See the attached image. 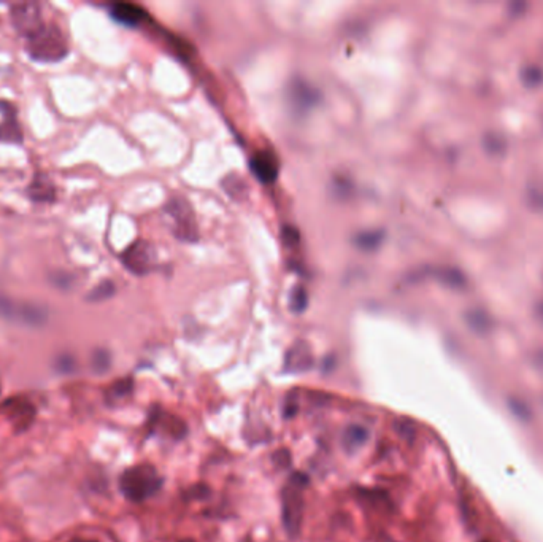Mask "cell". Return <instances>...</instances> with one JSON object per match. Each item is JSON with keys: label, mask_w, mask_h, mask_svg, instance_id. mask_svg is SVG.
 Segmentation results:
<instances>
[{"label": "cell", "mask_w": 543, "mask_h": 542, "mask_svg": "<svg viewBox=\"0 0 543 542\" xmlns=\"http://www.w3.org/2000/svg\"><path fill=\"white\" fill-rule=\"evenodd\" d=\"M11 420H13V425L16 428H21L23 430H26V428L30 425V421L34 420L35 417V411L34 407L28 404V402H23V404H20L18 407H11Z\"/></svg>", "instance_id": "19"}, {"label": "cell", "mask_w": 543, "mask_h": 542, "mask_svg": "<svg viewBox=\"0 0 543 542\" xmlns=\"http://www.w3.org/2000/svg\"><path fill=\"white\" fill-rule=\"evenodd\" d=\"M113 294H115V285H113L110 280H105L102 283H99V285L92 289L90 296H87V301L90 302H102L105 299L111 298Z\"/></svg>", "instance_id": "22"}, {"label": "cell", "mask_w": 543, "mask_h": 542, "mask_svg": "<svg viewBox=\"0 0 543 542\" xmlns=\"http://www.w3.org/2000/svg\"><path fill=\"white\" fill-rule=\"evenodd\" d=\"M123 263L124 266L128 267L130 272H134L137 275H143L147 274L148 270L153 266L154 261V250L147 242H135L134 245L124 251L123 253Z\"/></svg>", "instance_id": "6"}, {"label": "cell", "mask_w": 543, "mask_h": 542, "mask_svg": "<svg viewBox=\"0 0 543 542\" xmlns=\"http://www.w3.org/2000/svg\"><path fill=\"white\" fill-rule=\"evenodd\" d=\"M520 80L524 86L535 88L543 83V68L537 64H526L521 67Z\"/></svg>", "instance_id": "20"}, {"label": "cell", "mask_w": 543, "mask_h": 542, "mask_svg": "<svg viewBox=\"0 0 543 542\" xmlns=\"http://www.w3.org/2000/svg\"><path fill=\"white\" fill-rule=\"evenodd\" d=\"M162 485V478L151 464H137L126 469L119 477V490L130 502H143L154 496Z\"/></svg>", "instance_id": "2"}, {"label": "cell", "mask_w": 543, "mask_h": 542, "mask_svg": "<svg viewBox=\"0 0 543 542\" xmlns=\"http://www.w3.org/2000/svg\"><path fill=\"white\" fill-rule=\"evenodd\" d=\"M289 90V104L293 105L295 112H308L312 107L318 102L319 94L315 88L302 80H294L293 85L288 88Z\"/></svg>", "instance_id": "9"}, {"label": "cell", "mask_w": 543, "mask_h": 542, "mask_svg": "<svg viewBox=\"0 0 543 542\" xmlns=\"http://www.w3.org/2000/svg\"><path fill=\"white\" fill-rule=\"evenodd\" d=\"M464 318H465V323L469 325L470 330H473L475 332H480V334L488 332L492 326L491 315L486 312L484 308H480V307L469 308V311L465 312Z\"/></svg>", "instance_id": "16"}, {"label": "cell", "mask_w": 543, "mask_h": 542, "mask_svg": "<svg viewBox=\"0 0 543 542\" xmlns=\"http://www.w3.org/2000/svg\"><path fill=\"white\" fill-rule=\"evenodd\" d=\"M527 204L535 210H543V188L532 186L526 193Z\"/></svg>", "instance_id": "25"}, {"label": "cell", "mask_w": 543, "mask_h": 542, "mask_svg": "<svg viewBox=\"0 0 543 542\" xmlns=\"http://www.w3.org/2000/svg\"><path fill=\"white\" fill-rule=\"evenodd\" d=\"M0 112L4 115L2 123H0V142L21 143L23 131L18 123L16 107L7 100H0Z\"/></svg>", "instance_id": "7"}, {"label": "cell", "mask_w": 543, "mask_h": 542, "mask_svg": "<svg viewBox=\"0 0 543 542\" xmlns=\"http://www.w3.org/2000/svg\"><path fill=\"white\" fill-rule=\"evenodd\" d=\"M71 542H96V541H91V539H73Z\"/></svg>", "instance_id": "30"}, {"label": "cell", "mask_w": 543, "mask_h": 542, "mask_svg": "<svg viewBox=\"0 0 543 542\" xmlns=\"http://www.w3.org/2000/svg\"><path fill=\"white\" fill-rule=\"evenodd\" d=\"M110 15H111L113 20L118 21L119 24L134 28V26H138V24L145 21V18H147V11H145L142 7H138V5H135V4L118 2V4L111 5Z\"/></svg>", "instance_id": "11"}, {"label": "cell", "mask_w": 543, "mask_h": 542, "mask_svg": "<svg viewBox=\"0 0 543 542\" xmlns=\"http://www.w3.org/2000/svg\"><path fill=\"white\" fill-rule=\"evenodd\" d=\"M482 145H483V150L488 155L501 156L505 153V150H507V138L496 131H488L484 132V136L482 138Z\"/></svg>", "instance_id": "17"}, {"label": "cell", "mask_w": 543, "mask_h": 542, "mask_svg": "<svg viewBox=\"0 0 543 542\" xmlns=\"http://www.w3.org/2000/svg\"><path fill=\"white\" fill-rule=\"evenodd\" d=\"M0 393H2V385H0Z\"/></svg>", "instance_id": "32"}, {"label": "cell", "mask_w": 543, "mask_h": 542, "mask_svg": "<svg viewBox=\"0 0 543 542\" xmlns=\"http://www.w3.org/2000/svg\"><path fill=\"white\" fill-rule=\"evenodd\" d=\"M180 542H194V541L193 539H181Z\"/></svg>", "instance_id": "31"}, {"label": "cell", "mask_w": 543, "mask_h": 542, "mask_svg": "<svg viewBox=\"0 0 543 542\" xmlns=\"http://www.w3.org/2000/svg\"><path fill=\"white\" fill-rule=\"evenodd\" d=\"M535 312H537V315H539V318L543 321V301L539 302V306H537Z\"/></svg>", "instance_id": "29"}, {"label": "cell", "mask_w": 543, "mask_h": 542, "mask_svg": "<svg viewBox=\"0 0 543 542\" xmlns=\"http://www.w3.org/2000/svg\"><path fill=\"white\" fill-rule=\"evenodd\" d=\"M56 366H58V369H59V373H72V371H73V368H75V361H73V358L72 356H68V355H64V356H61L59 359H58V363H56Z\"/></svg>", "instance_id": "26"}, {"label": "cell", "mask_w": 543, "mask_h": 542, "mask_svg": "<svg viewBox=\"0 0 543 542\" xmlns=\"http://www.w3.org/2000/svg\"><path fill=\"white\" fill-rule=\"evenodd\" d=\"M26 52L37 62L54 64L67 58L68 47L64 35L56 26H43L26 39Z\"/></svg>", "instance_id": "1"}, {"label": "cell", "mask_w": 543, "mask_h": 542, "mask_svg": "<svg viewBox=\"0 0 543 542\" xmlns=\"http://www.w3.org/2000/svg\"><path fill=\"white\" fill-rule=\"evenodd\" d=\"M435 279H437L440 283H444L445 287L453 288V289H463L467 287V277L463 272V270L458 267H439L434 272Z\"/></svg>", "instance_id": "14"}, {"label": "cell", "mask_w": 543, "mask_h": 542, "mask_svg": "<svg viewBox=\"0 0 543 542\" xmlns=\"http://www.w3.org/2000/svg\"><path fill=\"white\" fill-rule=\"evenodd\" d=\"M369 430L361 425H351L346 428L342 436V444L346 452H356L367 442Z\"/></svg>", "instance_id": "13"}, {"label": "cell", "mask_w": 543, "mask_h": 542, "mask_svg": "<svg viewBox=\"0 0 543 542\" xmlns=\"http://www.w3.org/2000/svg\"><path fill=\"white\" fill-rule=\"evenodd\" d=\"M313 366V355L305 342L294 344L285 356V371L289 374L305 373Z\"/></svg>", "instance_id": "10"}, {"label": "cell", "mask_w": 543, "mask_h": 542, "mask_svg": "<svg viewBox=\"0 0 543 542\" xmlns=\"http://www.w3.org/2000/svg\"><path fill=\"white\" fill-rule=\"evenodd\" d=\"M186 207H188L186 203H181L180 200V203L170 204L169 210H170V215H172L176 222H178V226H176V228L183 231L181 239H194L191 234H189V232H194V223H193L191 213H188L186 215V213L183 212L186 209Z\"/></svg>", "instance_id": "15"}, {"label": "cell", "mask_w": 543, "mask_h": 542, "mask_svg": "<svg viewBox=\"0 0 543 542\" xmlns=\"http://www.w3.org/2000/svg\"><path fill=\"white\" fill-rule=\"evenodd\" d=\"M308 485V477L302 472H294L289 482L283 488L281 515L289 536L299 533L302 519H304V491Z\"/></svg>", "instance_id": "3"}, {"label": "cell", "mask_w": 543, "mask_h": 542, "mask_svg": "<svg viewBox=\"0 0 543 542\" xmlns=\"http://www.w3.org/2000/svg\"><path fill=\"white\" fill-rule=\"evenodd\" d=\"M308 304V296L304 287H294L291 296H289V307L294 313H302L307 308Z\"/></svg>", "instance_id": "21"}, {"label": "cell", "mask_w": 543, "mask_h": 542, "mask_svg": "<svg viewBox=\"0 0 543 542\" xmlns=\"http://www.w3.org/2000/svg\"><path fill=\"white\" fill-rule=\"evenodd\" d=\"M134 382L132 379H121L110 387V399H121L132 393Z\"/></svg>", "instance_id": "24"}, {"label": "cell", "mask_w": 543, "mask_h": 542, "mask_svg": "<svg viewBox=\"0 0 543 542\" xmlns=\"http://www.w3.org/2000/svg\"><path fill=\"white\" fill-rule=\"evenodd\" d=\"M110 364H111V358H110V353L109 351L96 350V351L92 353L91 366L94 369V373H97V374L106 373V371L110 369Z\"/></svg>", "instance_id": "23"}, {"label": "cell", "mask_w": 543, "mask_h": 542, "mask_svg": "<svg viewBox=\"0 0 543 542\" xmlns=\"http://www.w3.org/2000/svg\"><path fill=\"white\" fill-rule=\"evenodd\" d=\"M283 239H285L286 245H295L299 243V232L293 226H286V228H283Z\"/></svg>", "instance_id": "27"}, {"label": "cell", "mask_w": 543, "mask_h": 542, "mask_svg": "<svg viewBox=\"0 0 543 542\" xmlns=\"http://www.w3.org/2000/svg\"><path fill=\"white\" fill-rule=\"evenodd\" d=\"M28 196L34 203H53L56 199V186L45 174H35L32 183L28 188Z\"/></svg>", "instance_id": "12"}, {"label": "cell", "mask_w": 543, "mask_h": 542, "mask_svg": "<svg viewBox=\"0 0 543 542\" xmlns=\"http://www.w3.org/2000/svg\"><path fill=\"white\" fill-rule=\"evenodd\" d=\"M527 8V4L523 2V0H513V2L508 4V13L511 16H520L524 13V10Z\"/></svg>", "instance_id": "28"}, {"label": "cell", "mask_w": 543, "mask_h": 542, "mask_svg": "<svg viewBox=\"0 0 543 542\" xmlns=\"http://www.w3.org/2000/svg\"><path fill=\"white\" fill-rule=\"evenodd\" d=\"M384 239V232L383 231H364L359 232V234L355 237V245L361 250L365 251H372L378 248L382 245Z\"/></svg>", "instance_id": "18"}, {"label": "cell", "mask_w": 543, "mask_h": 542, "mask_svg": "<svg viewBox=\"0 0 543 542\" xmlns=\"http://www.w3.org/2000/svg\"><path fill=\"white\" fill-rule=\"evenodd\" d=\"M250 169L261 183H274L279 176V161L269 151H261L251 157Z\"/></svg>", "instance_id": "8"}, {"label": "cell", "mask_w": 543, "mask_h": 542, "mask_svg": "<svg viewBox=\"0 0 543 542\" xmlns=\"http://www.w3.org/2000/svg\"><path fill=\"white\" fill-rule=\"evenodd\" d=\"M10 18L13 23L15 29L20 32L24 39L37 32L43 24L40 5L37 4H15L10 10Z\"/></svg>", "instance_id": "4"}, {"label": "cell", "mask_w": 543, "mask_h": 542, "mask_svg": "<svg viewBox=\"0 0 543 542\" xmlns=\"http://www.w3.org/2000/svg\"><path fill=\"white\" fill-rule=\"evenodd\" d=\"M0 315L8 320L34 326L42 325L47 320V312L43 308L29 304H18V302L5 298L4 294H0Z\"/></svg>", "instance_id": "5"}]
</instances>
